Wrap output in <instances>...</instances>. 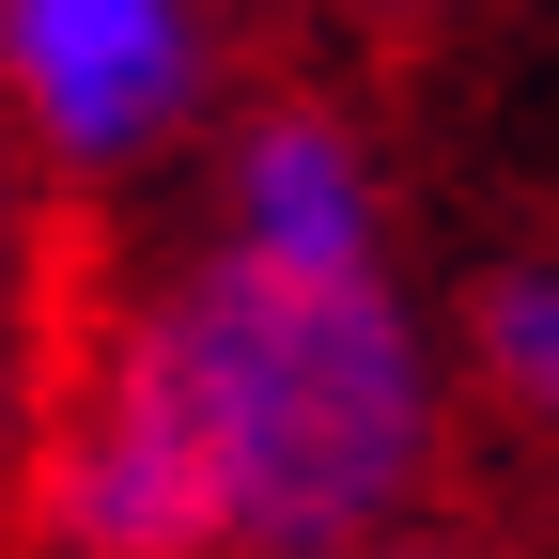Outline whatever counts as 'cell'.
<instances>
[{"label":"cell","instance_id":"cell-1","mask_svg":"<svg viewBox=\"0 0 559 559\" xmlns=\"http://www.w3.org/2000/svg\"><path fill=\"white\" fill-rule=\"evenodd\" d=\"M451 466V358L389 264L202 234L79 311L16 528L79 559H358Z\"/></svg>","mask_w":559,"mask_h":559},{"label":"cell","instance_id":"cell-2","mask_svg":"<svg viewBox=\"0 0 559 559\" xmlns=\"http://www.w3.org/2000/svg\"><path fill=\"white\" fill-rule=\"evenodd\" d=\"M218 109V0H0V124L62 202L171 171Z\"/></svg>","mask_w":559,"mask_h":559},{"label":"cell","instance_id":"cell-3","mask_svg":"<svg viewBox=\"0 0 559 559\" xmlns=\"http://www.w3.org/2000/svg\"><path fill=\"white\" fill-rule=\"evenodd\" d=\"M202 156H218L202 234L280 249V264H389V171L326 94H249L202 124Z\"/></svg>","mask_w":559,"mask_h":559},{"label":"cell","instance_id":"cell-4","mask_svg":"<svg viewBox=\"0 0 559 559\" xmlns=\"http://www.w3.org/2000/svg\"><path fill=\"white\" fill-rule=\"evenodd\" d=\"M62 342H79V280H62V187L16 156V124H0V528H16V498H32Z\"/></svg>","mask_w":559,"mask_h":559},{"label":"cell","instance_id":"cell-5","mask_svg":"<svg viewBox=\"0 0 559 559\" xmlns=\"http://www.w3.org/2000/svg\"><path fill=\"white\" fill-rule=\"evenodd\" d=\"M466 389L528 451H559V249H498L466 280Z\"/></svg>","mask_w":559,"mask_h":559},{"label":"cell","instance_id":"cell-6","mask_svg":"<svg viewBox=\"0 0 559 559\" xmlns=\"http://www.w3.org/2000/svg\"><path fill=\"white\" fill-rule=\"evenodd\" d=\"M373 16H436V0H373Z\"/></svg>","mask_w":559,"mask_h":559}]
</instances>
